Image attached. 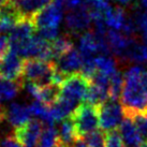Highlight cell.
<instances>
[{"mask_svg":"<svg viewBox=\"0 0 147 147\" xmlns=\"http://www.w3.org/2000/svg\"><path fill=\"white\" fill-rule=\"evenodd\" d=\"M143 71L141 65H135L126 73L121 96L125 115L134 112H147V89L141 82Z\"/></svg>","mask_w":147,"mask_h":147,"instance_id":"cell-1","label":"cell"},{"mask_svg":"<svg viewBox=\"0 0 147 147\" xmlns=\"http://www.w3.org/2000/svg\"><path fill=\"white\" fill-rule=\"evenodd\" d=\"M70 117L73 120L78 136L85 138L87 134L97 130L99 127L98 107L86 101L81 103Z\"/></svg>","mask_w":147,"mask_h":147,"instance_id":"cell-2","label":"cell"},{"mask_svg":"<svg viewBox=\"0 0 147 147\" xmlns=\"http://www.w3.org/2000/svg\"><path fill=\"white\" fill-rule=\"evenodd\" d=\"M55 69L56 67L54 61L27 58L24 60L23 76L25 78V81H31L39 86H44L52 83Z\"/></svg>","mask_w":147,"mask_h":147,"instance_id":"cell-3","label":"cell"},{"mask_svg":"<svg viewBox=\"0 0 147 147\" xmlns=\"http://www.w3.org/2000/svg\"><path fill=\"white\" fill-rule=\"evenodd\" d=\"M99 112V127L106 131L117 129L119 125H121L125 114L123 107L118 103V101H114L109 99L106 102L101 105L97 106Z\"/></svg>","mask_w":147,"mask_h":147,"instance_id":"cell-4","label":"cell"},{"mask_svg":"<svg viewBox=\"0 0 147 147\" xmlns=\"http://www.w3.org/2000/svg\"><path fill=\"white\" fill-rule=\"evenodd\" d=\"M90 81L85 78L81 72L80 73H73L69 75L65 80L60 86V94L68 97V98L74 99L76 101L84 100L85 101L86 96L88 94L90 87Z\"/></svg>","mask_w":147,"mask_h":147,"instance_id":"cell-5","label":"cell"},{"mask_svg":"<svg viewBox=\"0 0 147 147\" xmlns=\"http://www.w3.org/2000/svg\"><path fill=\"white\" fill-rule=\"evenodd\" d=\"M43 125V121L39 119H30L25 125L14 128L13 135L24 147H37Z\"/></svg>","mask_w":147,"mask_h":147,"instance_id":"cell-6","label":"cell"},{"mask_svg":"<svg viewBox=\"0 0 147 147\" xmlns=\"http://www.w3.org/2000/svg\"><path fill=\"white\" fill-rule=\"evenodd\" d=\"M24 60L11 49L0 59V76L9 81H22Z\"/></svg>","mask_w":147,"mask_h":147,"instance_id":"cell-7","label":"cell"},{"mask_svg":"<svg viewBox=\"0 0 147 147\" xmlns=\"http://www.w3.org/2000/svg\"><path fill=\"white\" fill-rule=\"evenodd\" d=\"M62 10L63 9L59 4H57L55 1H52L49 4L36 13L33 16H31V18L37 28L57 27L62 20Z\"/></svg>","mask_w":147,"mask_h":147,"instance_id":"cell-8","label":"cell"},{"mask_svg":"<svg viewBox=\"0 0 147 147\" xmlns=\"http://www.w3.org/2000/svg\"><path fill=\"white\" fill-rule=\"evenodd\" d=\"M91 22L89 8L86 2L81 8L70 11L65 16V26L72 32H81L88 29Z\"/></svg>","mask_w":147,"mask_h":147,"instance_id":"cell-9","label":"cell"},{"mask_svg":"<svg viewBox=\"0 0 147 147\" xmlns=\"http://www.w3.org/2000/svg\"><path fill=\"white\" fill-rule=\"evenodd\" d=\"M54 62L56 69L69 76L73 73H78V71L82 69L83 57L81 52L72 49Z\"/></svg>","mask_w":147,"mask_h":147,"instance_id":"cell-10","label":"cell"},{"mask_svg":"<svg viewBox=\"0 0 147 147\" xmlns=\"http://www.w3.org/2000/svg\"><path fill=\"white\" fill-rule=\"evenodd\" d=\"M31 115L32 114L29 106L23 105L20 103H11L5 111V116L9 123L14 128L28 123Z\"/></svg>","mask_w":147,"mask_h":147,"instance_id":"cell-11","label":"cell"},{"mask_svg":"<svg viewBox=\"0 0 147 147\" xmlns=\"http://www.w3.org/2000/svg\"><path fill=\"white\" fill-rule=\"evenodd\" d=\"M37 31V26L31 17H24L18 22L12 31L9 33L10 42H20L29 39Z\"/></svg>","mask_w":147,"mask_h":147,"instance_id":"cell-12","label":"cell"},{"mask_svg":"<svg viewBox=\"0 0 147 147\" xmlns=\"http://www.w3.org/2000/svg\"><path fill=\"white\" fill-rule=\"evenodd\" d=\"M119 131L123 136V143L126 147H138L142 143V138L130 117L125 116L123 123L120 125Z\"/></svg>","mask_w":147,"mask_h":147,"instance_id":"cell-13","label":"cell"},{"mask_svg":"<svg viewBox=\"0 0 147 147\" xmlns=\"http://www.w3.org/2000/svg\"><path fill=\"white\" fill-rule=\"evenodd\" d=\"M23 17H31L53 0H10Z\"/></svg>","mask_w":147,"mask_h":147,"instance_id":"cell-14","label":"cell"},{"mask_svg":"<svg viewBox=\"0 0 147 147\" xmlns=\"http://www.w3.org/2000/svg\"><path fill=\"white\" fill-rule=\"evenodd\" d=\"M104 17H105L106 25L111 27V29L114 30H121L123 25L126 23V12L123 8H111L104 13Z\"/></svg>","mask_w":147,"mask_h":147,"instance_id":"cell-15","label":"cell"},{"mask_svg":"<svg viewBox=\"0 0 147 147\" xmlns=\"http://www.w3.org/2000/svg\"><path fill=\"white\" fill-rule=\"evenodd\" d=\"M58 134H59L60 142L65 146H70L74 142V140L78 136L73 120L70 116L61 120L59 130H58Z\"/></svg>","mask_w":147,"mask_h":147,"instance_id":"cell-16","label":"cell"},{"mask_svg":"<svg viewBox=\"0 0 147 147\" xmlns=\"http://www.w3.org/2000/svg\"><path fill=\"white\" fill-rule=\"evenodd\" d=\"M60 91H61L60 86L55 85L53 83L44 86H39V94H38L37 100L44 103L45 105L51 106L60 97Z\"/></svg>","mask_w":147,"mask_h":147,"instance_id":"cell-17","label":"cell"},{"mask_svg":"<svg viewBox=\"0 0 147 147\" xmlns=\"http://www.w3.org/2000/svg\"><path fill=\"white\" fill-rule=\"evenodd\" d=\"M24 85V81H9L5 78L0 80V102L8 101L13 99L18 91L21 90L22 86Z\"/></svg>","mask_w":147,"mask_h":147,"instance_id":"cell-18","label":"cell"},{"mask_svg":"<svg viewBox=\"0 0 147 147\" xmlns=\"http://www.w3.org/2000/svg\"><path fill=\"white\" fill-rule=\"evenodd\" d=\"M80 52L82 56H94L99 53L98 39L94 33L85 32L80 39Z\"/></svg>","mask_w":147,"mask_h":147,"instance_id":"cell-19","label":"cell"},{"mask_svg":"<svg viewBox=\"0 0 147 147\" xmlns=\"http://www.w3.org/2000/svg\"><path fill=\"white\" fill-rule=\"evenodd\" d=\"M109 99H110V97H109V88L94 85V84H90L88 94H87L85 99L86 102L94 104L96 106H99L103 104L104 102H106Z\"/></svg>","mask_w":147,"mask_h":147,"instance_id":"cell-20","label":"cell"},{"mask_svg":"<svg viewBox=\"0 0 147 147\" xmlns=\"http://www.w3.org/2000/svg\"><path fill=\"white\" fill-rule=\"evenodd\" d=\"M127 60L136 63L147 62V45L139 43L136 40H134L127 52Z\"/></svg>","mask_w":147,"mask_h":147,"instance_id":"cell-21","label":"cell"},{"mask_svg":"<svg viewBox=\"0 0 147 147\" xmlns=\"http://www.w3.org/2000/svg\"><path fill=\"white\" fill-rule=\"evenodd\" d=\"M125 87V81L121 72L116 71L110 78V86H109V97L111 100L118 101L121 98Z\"/></svg>","mask_w":147,"mask_h":147,"instance_id":"cell-22","label":"cell"},{"mask_svg":"<svg viewBox=\"0 0 147 147\" xmlns=\"http://www.w3.org/2000/svg\"><path fill=\"white\" fill-rule=\"evenodd\" d=\"M60 144L58 130L54 126H46L42 130V133L39 139L38 147H57Z\"/></svg>","mask_w":147,"mask_h":147,"instance_id":"cell-23","label":"cell"},{"mask_svg":"<svg viewBox=\"0 0 147 147\" xmlns=\"http://www.w3.org/2000/svg\"><path fill=\"white\" fill-rule=\"evenodd\" d=\"M51 49L53 53V59L57 60L62 55H65V53H68L69 51L73 49V43L67 37L57 38L51 42Z\"/></svg>","mask_w":147,"mask_h":147,"instance_id":"cell-24","label":"cell"},{"mask_svg":"<svg viewBox=\"0 0 147 147\" xmlns=\"http://www.w3.org/2000/svg\"><path fill=\"white\" fill-rule=\"evenodd\" d=\"M96 65H97L98 72L104 74L109 78H111L117 71L116 70V61L107 55L97 56L96 57Z\"/></svg>","mask_w":147,"mask_h":147,"instance_id":"cell-25","label":"cell"},{"mask_svg":"<svg viewBox=\"0 0 147 147\" xmlns=\"http://www.w3.org/2000/svg\"><path fill=\"white\" fill-rule=\"evenodd\" d=\"M125 116L132 119L142 138V141L147 142V112H134L126 114Z\"/></svg>","mask_w":147,"mask_h":147,"instance_id":"cell-26","label":"cell"},{"mask_svg":"<svg viewBox=\"0 0 147 147\" xmlns=\"http://www.w3.org/2000/svg\"><path fill=\"white\" fill-rule=\"evenodd\" d=\"M132 20L134 21L138 31L142 33L144 44L147 45V12L143 11L142 9H136Z\"/></svg>","mask_w":147,"mask_h":147,"instance_id":"cell-27","label":"cell"},{"mask_svg":"<svg viewBox=\"0 0 147 147\" xmlns=\"http://www.w3.org/2000/svg\"><path fill=\"white\" fill-rule=\"evenodd\" d=\"M104 134H105V147H126L118 128L106 131Z\"/></svg>","mask_w":147,"mask_h":147,"instance_id":"cell-28","label":"cell"},{"mask_svg":"<svg viewBox=\"0 0 147 147\" xmlns=\"http://www.w3.org/2000/svg\"><path fill=\"white\" fill-rule=\"evenodd\" d=\"M89 147H105V134H103L102 131L96 130L85 136Z\"/></svg>","mask_w":147,"mask_h":147,"instance_id":"cell-29","label":"cell"},{"mask_svg":"<svg viewBox=\"0 0 147 147\" xmlns=\"http://www.w3.org/2000/svg\"><path fill=\"white\" fill-rule=\"evenodd\" d=\"M37 36L46 41H54L55 39H57L58 28L57 27H40V28H37Z\"/></svg>","mask_w":147,"mask_h":147,"instance_id":"cell-30","label":"cell"},{"mask_svg":"<svg viewBox=\"0 0 147 147\" xmlns=\"http://www.w3.org/2000/svg\"><path fill=\"white\" fill-rule=\"evenodd\" d=\"M53 1L59 4L62 9H67L70 11L81 8L83 4L85 3V1H83V0H53Z\"/></svg>","mask_w":147,"mask_h":147,"instance_id":"cell-31","label":"cell"},{"mask_svg":"<svg viewBox=\"0 0 147 147\" xmlns=\"http://www.w3.org/2000/svg\"><path fill=\"white\" fill-rule=\"evenodd\" d=\"M0 147H24L12 134H9L0 139Z\"/></svg>","mask_w":147,"mask_h":147,"instance_id":"cell-32","label":"cell"},{"mask_svg":"<svg viewBox=\"0 0 147 147\" xmlns=\"http://www.w3.org/2000/svg\"><path fill=\"white\" fill-rule=\"evenodd\" d=\"M10 51V39L7 36H0V59Z\"/></svg>","mask_w":147,"mask_h":147,"instance_id":"cell-33","label":"cell"},{"mask_svg":"<svg viewBox=\"0 0 147 147\" xmlns=\"http://www.w3.org/2000/svg\"><path fill=\"white\" fill-rule=\"evenodd\" d=\"M69 147H89V144H88V142H87V140L85 138L78 136Z\"/></svg>","mask_w":147,"mask_h":147,"instance_id":"cell-34","label":"cell"},{"mask_svg":"<svg viewBox=\"0 0 147 147\" xmlns=\"http://www.w3.org/2000/svg\"><path fill=\"white\" fill-rule=\"evenodd\" d=\"M141 82H142L144 87L147 89V70H144L142 75H141Z\"/></svg>","mask_w":147,"mask_h":147,"instance_id":"cell-35","label":"cell"},{"mask_svg":"<svg viewBox=\"0 0 147 147\" xmlns=\"http://www.w3.org/2000/svg\"><path fill=\"white\" fill-rule=\"evenodd\" d=\"M120 4H123V5H127V4H129L132 1V0H117Z\"/></svg>","mask_w":147,"mask_h":147,"instance_id":"cell-36","label":"cell"},{"mask_svg":"<svg viewBox=\"0 0 147 147\" xmlns=\"http://www.w3.org/2000/svg\"><path fill=\"white\" fill-rule=\"evenodd\" d=\"M140 2H141V4H142V7L147 10V0H140Z\"/></svg>","mask_w":147,"mask_h":147,"instance_id":"cell-37","label":"cell"},{"mask_svg":"<svg viewBox=\"0 0 147 147\" xmlns=\"http://www.w3.org/2000/svg\"><path fill=\"white\" fill-rule=\"evenodd\" d=\"M138 147H147V142H142Z\"/></svg>","mask_w":147,"mask_h":147,"instance_id":"cell-38","label":"cell"},{"mask_svg":"<svg viewBox=\"0 0 147 147\" xmlns=\"http://www.w3.org/2000/svg\"><path fill=\"white\" fill-rule=\"evenodd\" d=\"M5 1H7V0H0V5H1V4H3Z\"/></svg>","mask_w":147,"mask_h":147,"instance_id":"cell-39","label":"cell"}]
</instances>
